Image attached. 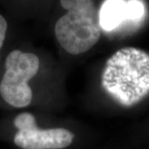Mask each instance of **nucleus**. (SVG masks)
<instances>
[{
	"label": "nucleus",
	"mask_w": 149,
	"mask_h": 149,
	"mask_svg": "<svg viewBox=\"0 0 149 149\" xmlns=\"http://www.w3.org/2000/svg\"><path fill=\"white\" fill-rule=\"evenodd\" d=\"M101 85L118 104H139L149 94V54L136 47L119 49L107 60Z\"/></svg>",
	"instance_id": "f257e3e1"
},
{
	"label": "nucleus",
	"mask_w": 149,
	"mask_h": 149,
	"mask_svg": "<svg viewBox=\"0 0 149 149\" xmlns=\"http://www.w3.org/2000/svg\"><path fill=\"white\" fill-rule=\"evenodd\" d=\"M60 3L67 13L56 23V37L66 52L85 53L100 38L99 11L93 0H60Z\"/></svg>",
	"instance_id": "f03ea898"
},
{
	"label": "nucleus",
	"mask_w": 149,
	"mask_h": 149,
	"mask_svg": "<svg viewBox=\"0 0 149 149\" xmlns=\"http://www.w3.org/2000/svg\"><path fill=\"white\" fill-rule=\"evenodd\" d=\"M0 68V101L13 109H24L32 101L30 81L40 69L36 54L13 48L6 54Z\"/></svg>",
	"instance_id": "7ed1b4c3"
},
{
	"label": "nucleus",
	"mask_w": 149,
	"mask_h": 149,
	"mask_svg": "<svg viewBox=\"0 0 149 149\" xmlns=\"http://www.w3.org/2000/svg\"><path fill=\"white\" fill-rule=\"evenodd\" d=\"M11 122L15 130L13 143L22 149H63L74 139V133L66 128H40L37 118L30 112L17 113Z\"/></svg>",
	"instance_id": "20e7f679"
},
{
	"label": "nucleus",
	"mask_w": 149,
	"mask_h": 149,
	"mask_svg": "<svg viewBox=\"0 0 149 149\" xmlns=\"http://www.w3.org/2000/svg\"><path fill=\"white\" fill-rule=\"evenodd\" d=\"M100 27L111 31L127 18V2L124 0H105L99 12Z\"/></svg>",
	"instance_id": "39448f33"
},
{
	"label": "nucleus",
	"mask_w": 149,
	"mask_h": 149,
	"mask_svg": "<svg viewBox=\"0 0 149 149\" xmlns=\"http://www.w3.org/2000/svg\"><path fill=\"white\" fill-rule=\"evenodd\" d=\"M145 8L139 0L127 1V18L128 20H139L143 16Z\"/></svg>",
	"instance_id": "423d86ee"
},
{
	"label": "nucleus",
	"mask_w": 149,
	"mask_h": 149,
	"mask_svg": "<svg viewBox=\"0 0 149 149\" xmlns=\"http://www.w3.org/2000/svg\"><path fill=\"white\" fill-rule=\"evenodd\" d=\"M8 30H9L8 21L2 13H0V64L3 61L2 54H3V50L5 47L6 42H7Z\"/></svg>",
	"instance_id": "0eeeda50"
}]
</instances>
